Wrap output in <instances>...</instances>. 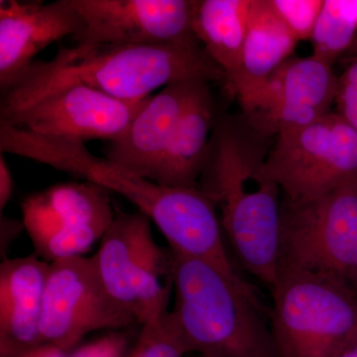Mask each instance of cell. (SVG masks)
I'll return each mask as SVG.
<instances>
[{
  "label": "cell",
  "instance_id": "obj_3",
  "mask_svg": "<svg viewBox=\"0 0 357 357\" xmlns=\"http://www.w3.org/2000/svg\"><path fill=\"white\" fill-rule=\"evenodd\" d=\"M245 121V119H244ZM204 190L244 268L271 290L280 265L282 191L268 172V138L237 122H217ZM204 171V172H206Z\"/></svg>",
  "mask_w": 357,
  "mask_h": 357
},
{
  "label": "cell",
  "instance_id": "obj_24",
  "mask_svg": "<svg viewBox=\"0 0 357 357\" xmlns=\"http://www.w3.org/2000/svg\"><path fill=\"white\" fill-rule=\"evenodd\" d=\"M129 337L122 332H112L88 344L76 347L67 357H126Z\"/></svg>",
  "mask_w": 357,
  "mask_h": 357
},
{
  "label": "cell",
  "instance_id": "obj_14",
  "mask_svg": "<svg viewBox=\"0 0 357 357\" xmlns=\"http://www.w3.org/2000/svg\"><path fill=\"white\" fill-rule=\"evenodd\" d=\"M82 26L73 0L0 1V89H10L45 48Z\"/></svg>",
  "mask_w": 357,
  "mask_h": 357
},
{
  "label": "cell",
  "instance_id": "obj_15",
  "mask_svg": "<svg viewBox=\"0 0 357 357\" xmlns=\"http://www.w3.org/2000/svg\"><path fill=\"white\" fill-rule=\"evenodd\" d=\"M201 83L169 84L151 96L126 132L110 142L107 159L155 182L185 107Z\"/></svg>",
  "mask_w": 357,
  "mask_h": 357
},
{
  "label": "cell",
  "instance_id": "obj_23",
  "mask_svg": "<svg viewBox=\"0 0 357 357\" xmlns=\"http://www.w3.org/2000/svg\"><path fill=\"white\" fill-rule=\"evenodd\" d=\"M335 105V112L357 130V57L338 76Z\"/></svg>",
  "mask_w": 357,
  "mask_h": 357
},
{
  "label": "cell",
  "instance_id": "obj_13",
  "mask_svg": "<svg viewBox=\"0 0 357 357\" xmlns=\"http://www.w3.org/2000/svg\"><path fill=\"white\" fill-rule=\"evenodd\" d=\"M338 76L316 56L291 57L268 79L244 119L264 137L303 128L332 112Z\"/></svg>",
  "mask_w": 357,
  "mask_h": 357
},
{
  "label": "cell",
  "instance_id": "obj_26",
  "mask_svg": "<svg viewBox=\"0 0 357 357\" xmlns=\"http://www.w3.org/2000/svg\"><path fill=\"white\" fill-rule=\"evenodd\" d=\"M14 184L10 169L4 155L0 156V210L3 211L13 194Z\"/></svg>",
  "mask_w": 357,
  "mask_h": 357
},
{
  "label": "cell",
  "instance_id": "obj_29",
  "mask_svg": "<svg viewBox=\"0 0 357 357\" xmlns=\"http://www.w3.org/2000/svg\"><path fill=\"white\" fill-rule=\"evenodd\" d=\"M351 48L354 49V51L357 52V36L356 40H354V45H352Z\"/></svg>",
  "mask_w": 357,
  "mask_h": 357
},
{
  "label": "cell",
  "instance_id": "obj_4",
  "mask_svg": "<svg viewBox=\"0 0 357 357\" xmlns=\"http://www.w3.org/2000/svg\"><path fill=\"white\" fill-rule=\"evenodd\" d=\"M175 306L167 319L185 352L202 357H278L255 291L198 258L169 250Z\"/></svg>",
  "mask_w": 357,
  "mask_h": 357
},
{
  "label": "cell",
  "instance_id": "obj_20",
  "mask_svg": "<svg viewBox=\"0 0 357 357\" xmlns=\"http://www.w3.org/2000/svg\"><path fill=\"white\" fill-rule=\"evenodd\" d=\"M356 36L357 0H324L312 35V55L333 65Z\"/></svg>",
  "mask_w": 357,
  "mask_h": 357
},
{
  "label": "cell",
  "instance_id": "obj_6",
  "mask_svg": "<svg viewBox=\"0 0 357 357\" xmlns=\"http://www.w3.org/2000/svg\"><path fill=\"white\" fill-rule=\"evenodd\" d=\"M93 259L107 292L136 323L143 326L168 312L170 252L155 243L146 215L116 211Z\"/></svg>",
  "mask_w": 357,
  "mask_h": 357
},
{
  "label": "cell",
  "instance_id": "obj_10",
  "mask_svg": "<svg viewBox=\"0 0 357 357\" xmlns=\"http://www.w3.org/2000/svg\"><path fill=\"white\" fill-rule=\"evenodd\" d=\"M21 208L35 255L49 263L88 252L115 215L107 190L89 182L54 185Z\"/></svg>",
  "mask_w": 357,
  "mask_h": 357
},
{
  "label": "cell",
  "instance_id": "obj_11",
  "mask_svg": "<svg viewBox=\"0 0 357 357\" xmlns=\"http://www.w3.org/2000/svg\"><path fill=\"white\" fill-rule=\"evenodd\" d=\"M82 20L77 47L201 45L195 0H73Z\"/></svg>",
  "mask_w": 357,
  "mask_h": 357
},
{
  "label": "cell",
  "instance_id": "obj_5",
  "mask_svg": "<svg viewBox=\"0 0 357 357\" xmlns=\"http://www.w3.org/2000/svg\"><path fill=\"white\" fill-rule=\"evenodd\" d=\"M270 291L278 357H333L357 328V291L337 277L280 269Z\"/></svg>",
  "mask_w": 357,
  "mask_h": 357
},
{
  "label": "cell",
  "instance_id": "obj_9",
  "mask_svg": "<svg viewBox=\"0 0 357 357\" xmlns=\"http://www.w3.org/2000/svg\"><path fill=\"white\" fill-rule=\"evenodd\" d=\"M134 324L135 319L105 290L93 257L50 263L40 326L42 344L69 352L89 333L123 330Z\"/></svg>",
  "mask_w": 357,
  "mask_h": 357
},
{
  "label": "cell",
  "instance_id": "obj_28",
  "mask_svg": "<svg viewBox=\"0 0 357 357\" xmlns=\"http://www.w3.org/2000/svg\"><path fill=\"white\" fill-rule=\"evenodd\" d=\"M333 357H357V328L345 340Z\"/></svg>",
  "mask_w": 357,
  "mask_h": 357
},
{
  "label": "cell",
  "instance_id": "obj_8",
  "mask_svg": "<svg viewBox=\"0 0 357 357\" xmlns=\"http://www.w3.org/2000/svg\"><path fill=\"white\" fill-rule=\"evenodd\" d=\"M268 172L283 198L306 201L357 183V130L335 112L276 135Z\"/></svg>",
  "mask_w": 357,
  "mask_h": 357
},
{
  "label": "cell",
  "instance_id": "obj_16",
  "mask_svg": "<svg viewBox=\"0 0 357 357\" xmlns=\"http://www.w3.org/2000/svg\"><path fill=\"white\" fill-rule=\"evenodd\" d=\"M50 263L36 255L0 264V357H21L42 345L43 297Z\"/></svg>",
  "mask_w": 357,
  "mask_h": 357
},
{
  "label": "cell",
  "instance_id": "obj_25",
  "mask_svg": "<svg viewBox=\"0 0 357 357\" xmlns=\"http://www.w3.org/2000/svg\"><path fill=\"white\" fill-rule=\"evenodd\" d=\"M25 229L24 223L13 220V218L1 217V239H0V251L1 256L6 259V255L10 244L20 236L21 230Z\"/></svg>",
  "mask_w": 357,
  "mask_h": 357
},
{
  "label": "cell",
  "instance_id": "obj_18",
  "mask_svg": "<svg viewBox=\"0 0 357 357\" xmlns=\"http://www.w3.org/2000/svg\"><path fill=\"white\" fill-rule=\"evenodd\" d=\"M210 84L201 83L185 107L155 182L170 188H199L210 159L208 136L215 123Z\"/></svg>",
  "mask_w": 357,
  "mask_h": 357
},
{
  "label": "cell",
  "instance_id": "obj_21",
  "mask_svg": "<svg viewBox=\"0 0 357 357\" xmlns=\"http://www.w3.org/2000/svg\"><path fill=\"white\" fill-rule=\"evenodd\" d=\"M167 314L141 326L137 340L126 357H184L187 354Z\"/></svg>",
  "mask_w": 357,
  "mask_h": 357
},
{
  "label": "cell",
  "instance_id": "obj_27",
  "mask_svg": "<svg viewBox=\"0 0 357 357\" xmlns=\"http://www.w3.org/2000/svg\"><path fill=\"white\" fill-rule=\"evenodd\" d=\"M68 351L51 344H42L21 357H67Z\"/></svg>",
  "mask_w": 357,
  "mask_h": 357
},
{
  "label": "cell",
  "instance_id": "obj_22",
  "mask_svg": "<svg viewBox=\"0 0 357 357\" xmlns=\"http://www.w3.org/2000/svg\"><path fill=\"white\" fill-rule=\"evenodd\" d=\"M298 41L311 40L324 0H269Z\"/></svg>",
  "mask_w": 357,
  "mask_h": 357
},
{
  "label": "cell",
  "instance_id": "obj_2",
  "mask_svg": "<svg viewBox=\"0 0 357 357\" xmlns=\"http://www.w3.org/2000/svg\"><path fill=\"white\" fill-rule=\"evenodd\" d=\"M180 82L225 83V77L202 45L61 47L51 60H35L1 93L0 119L74 84L137 102Z\"/></svg>",
  "mask_w": 357,
  "mask_h": 357
},
{
  "label": "cell",
  "instance_id": "obj_12",
  "mask_svg": "<svg viewBox=\"0 0 357 357\" xmlns=\"http://www.w3.org/2000/svg\"><path fill=\"white\" fill-rule=\"evenodd\" d=\"M150 98L128 102L74 84L1 117L0 121L38 135L84 144L89 140L112 142L126 132Z\"/></svg>",
  "mask_w": 357,
  "mask_h": 357
},
{
  "label": "cell",
  "instance_id": "obj_1",
  "mask_svg": "<svg viewBox=\"0 0 357 357\" xmlns=\"http://www.w3.org/2000/svg\"><path fill=\"white\" fill-rule=\"evenodd\" d=\"M0 151L53 167L121 195L153 220L171 251L241 276L225 248L217 204L202 188L165 187L96 156L84 143L38 135L2 121Z\"/></svg>",
  "mask_w": 357,
  "mask_h": 357
},
{
  "label": "cell",
  "instance_id": "obj_19",
  "mask_svg": "<svg viewBox=\"0 0 357 357\" xmlns=\"http://www.w3.org/2000/svg\"><path fill=\"white\" fill-rule=\"evenodd\" d=\"M252 0H198L192 30L208 56L222 70L227 91L236 81Z\"/></svg>",
  "mask_w": 357,
  "mask_h": 357
},
{
  "label": "cell",
  "instance_id": "obj_7",
  "mask_svg": "<svg viewBox=\"0 0 357 357\" xmlns=\"http://www.w3.org/2000/svg\"><path fill=\"white\" fill-rule=\"evenodd\" d=\"M280 269L330 275L357 291V183L306 201L283 198Z\"/></svg>",
  "mask_w": 357,
  "mask_h": 357
},
{
  "label": "cell",
  "instance_id": "obj_17",
  "mask_svg": "<svg viewBox=\"0 0 357 357\" xmlns=\"http://www.w3.org/2000/svg\"><path fill=\"white\" fill-rule=\"evenodd\" d=\"M298 42L269 0H252L241 70L229 91L244 114L257 102L270 77L292 57Z\"/></svg>",
  "mask_w": 357,
  "mask_h": 357
}]
</instances>
